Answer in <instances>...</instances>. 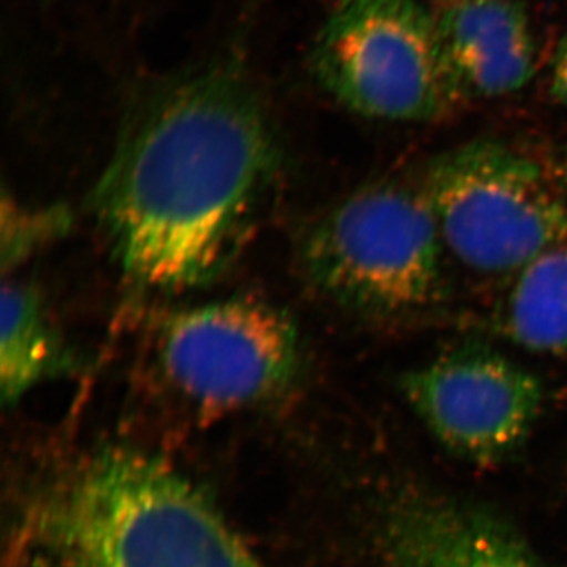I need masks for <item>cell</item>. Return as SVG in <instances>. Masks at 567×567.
Instances as JSON below:
<instances>
[{
  "mask_svg": "<svg viewBox=\"0 0 567 567\" xmlns=\"http://www.w3.org/2000/svg\"><path fill=\"white\" fill-rule=\"evenodd\" d=\"M301 256L316 289L360 315H412L445 292L446 248L420 185L357 189L317 219Z\"/></svg>",
  "mask_w": 567,
  "mask_h": 567,
  "instance_id": "3957f363",
  "label": "cell"
},
{
  "mask_svg": "<svg viewBox=\"0 0 567 567\" xmlns=\"http://www.w3.org/2000/svg\"><path fill=\"white\" fill-rule=\"evenodd\" d=\"M156 354L177 391L212 409L267 401L292 385L301 369L297 324L254 298L175 312L159 330Z\"/></svg>",
  "mask_w": 567,
  "mask_h": 567,
  "instance_id": "8992f818",
  "label": "cell"
},
{
  "mask_svg": "<svg viewBox=\"0 0 567 567\" xmlns=\"http://www.w3.org/2000/svg\"><path fill=\"white\" fill-rule=\"evenodd\" d=\"M70 226V212L62 205L33 208L3 197L0 246L3 271L17 270L33 254L61 240Z\"/></svg>",
  "mask_w": 567,
  "mask_h": 567,
  "instance_id": "7c38bea8",
  "label": "cell"
},
{
  "mask_svg": "<svg viewBox=\"0 0 567 567\" xmlns=\"http://www.w3.org/2000/svg\"><path fill=\"white\" fill-rule=\"evenodd\" d=\"M279 164L251 84L227 66L194 71L132 115L93 212L130 279L158 290L200 286L240 248Z\"/></svg>",
  "mask_w": 567,
  "mask_h": 567,
  "instance_id": "6da1fadb",
  "label": "cell"
},
{
  "mask_svg": "<svg viewBox=\"0 0 567 567\" xmlns=\"http://www.w3.org/2000/svg\"><path fill=\"white\" fill-rule=\"evenodd\" d=\"M550 92L555 102L567 111V37L558 44L551 62Z\"/></svg>",
  "mask_w": 567,
  "mask_h": 567,
  "instance_id": "4fadbf2b",
  "label": "cell"
},
{
  "mask_svg": "<svg viewBox=\"0 0 567 567\" xmlns=\"http://www.w3.org/2000/svg\"><path fill=\"white\" fill-rule=\"evenodd\" d=\"M80 369L76 354L52 323L35 287L10 282L2 290L0 391L3 405H17L43 382Z\"/></svg>",
  "mask_w": 567,
  "mask_h": 567,
  "instance_id": "30bf717a",
  "label": "cell"
},
{
  "mask_svg": "<svg viewBox=\"0 0 567 567\" xmlns=\"http://www.w3.org/2000/svg\"><path fill=\"white\" fill-rule=\"evenodd\" d=\"M375 546L382 567H543L491 507L417 486L380 506Z\"/></svg>",
  "mask_w": 567,
  "mask_h": 567,
  "instance_id": "ba28073f",
  "label": "cell"
},
{
  "mask_svg": "<svg viewBox=\"0 0 567 567\" xmlns=\"http://www.w3.org/2000/svg\"><path fill=\"white\" fill-rule=\"evenodd\" d=\"M312 63L324 91L375 121L435 122L464 102L421 0H339Z\"/></svg>",
  "mask_w": 567,
  "mask_h": 567,
  "instance_id": "5b68a950",
  "label": "cell"
},
{
  "mask_svg": "<svg viewBox=\"0 0 567 567\" xmlns=\"http://www.w3.org/2000/svg\"><path fill=\"white\" fill-rule=\"evenodd\" d=\"M21 532L40 567H264L192 481L130 446L63 468Z\"/></svg>",
  "mask_w": 567,
  "mask_h": 567,
  "instance_id": "7a4b0ae2",
  "label": "cell"
},
{
  "mask_svg": "<svg viewBox=\"0 0 567 567\" xmlns=\"http://www.w3.org/2000/svg\"><path fill=\"white\" fill-rule=\"evenodd\" d=\"M421 192L446 252L481 275L514 276L567 244V203L548 164L505 142H466L425 164Z\"/></svg>",
  "mask_w": 567,
  "mask_h": 567,
  "instance_id": "277c9868",
  "label": "cell"
},
{
  "mask_svg": "<svg viewBox=\"0 0 567 567\" xmlns=\"http://www.w3.org/2000/svg\"><path fill=\"white\" fill-rule=\"evenodd\" d=\"M496 323L520 349L567 357V244L540 254L513 276Z\"/></svg>",
  "mask_w": 567,
  "mask_h": 567,
  "instance_id": "8fae6325",
  "label": "cell"
},
{
  "mask_svg": "<svg viewBox=\"0 0 567 567\" xmlns=\"http://www.w3.org/2000/svg\"><path fill=\"white\" fill-rule=\"evenodd\" d=\"M399 391L453 456L494 466L527 442L543 413V380L514 358L481 344L454 347L405 371Z\"/></svg>",
  "mask_w": 567,
  "mask_h": 567,
  "instance_id": "52a82bcc",
  "label": "cell"
},
{
  "mask_svg": "<svg viewBox=\"0 0 567 567\" xmlns=\"http://www.w3.org/2000/svg\"><path fill=\"white\" fill-rule=\"evenodd\" d=\"M548 169L554 175L555 182H557L558 188L561 189L563 196H565L567 203V151L559 153L557 158L548 162Z\"/></svg>",
  "mask_w": 567,
  "mask_h": 567,
  "instance_id": "5bb4252c",
  "label": "cell"
},
{
  "mask_svg": "<svg viewBox=\"0 0 567 567\" xmlns=\"http://www.w3.org/2000/svg\"><path fill=\"white\" fill-rule=\"evenodd\" d=\"M443 62L462 100L498 99L535 76V40L517 0H435Z\"/></svg>",
  "mask_w": 567,
  "mask_h": 567,
  "instance_id": "9c48e42d",
  "label": "cell"
}]
</instances>
